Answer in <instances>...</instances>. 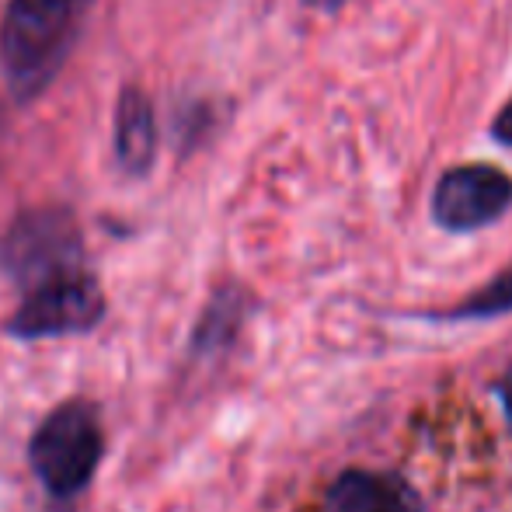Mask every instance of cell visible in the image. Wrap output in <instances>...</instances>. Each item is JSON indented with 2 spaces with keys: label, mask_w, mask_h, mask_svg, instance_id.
<instances>
[{
  "label": "cell",
  "mask_w": 512,
  "mask_h": 512,
  "mask_svg": "<svg viewBox=\"0 0 512 512\" xmlns=\"http://www.w3.org/2000/svg\"><path fill=\"white\" fill-rule=\"evenodd\" d=\"M499 398H502V408H506V422L512 429V366L506 370V377L499 380Z\"/></svg>",
  "instance_id": "cell-11"
},
{
  "label": "cell",
  "mask_w": 512,
  "mask_h": 512,
  "mask_svg": "<svg viewBox=\"0 0 512 512\" xmlns=\"http://www.w3.org/2000/svg\"><path fill=\"white\" fill-rule=\"evenodd\" d=\"M81 265H88V251L70 206L49 203L21 209L0 234V269L21 290Z\"/></svg>",
  "instance_id": "cell-3"
},
{
  "label": "cell",
  "mask_w": 512,
  "mask_h": 512,
  "mask_svg": "<svg viewBox=\"0 0 512 512\" xmlns=\"http://www.w3.org/2000/svg\"><path fill=\"white\" fill-rule=\"evenodd\" d=\"M105 453V429L98 408L88 401H67L53 408L28 443L35 478L56 499H77L91 485Z\"/></svg>",
  "instance_id": "cell-2"
},
{
  "label": "cell",
  "mask_w": 512,
  "mask_h": 512,
  "mask_svg": "<svg viewBox=\"0 0 512 512\" xmlns=\"http://www.w3.org/2000/svg\"><path fill=\"white\" fill-rule=\"evenodd\" d=\"M18 310L7 321V335L21 338V342H39V338H60V335H84V331L98 328L105 317V293L102 283L81 269L60 272L42 283L21 290Z\"/></svg>",
  "instance_id": "cell-4"
},
{
  "label": "cell",
  "mask_w": 512,
  "mask_h": 512,
  "mask_svg": "<svg viewBox=\"0 0 512 512\" xmlns=\"http://www.w3.org/2000/svg\"><path fill=\"white\" fill-rule=\"evenodd\" d=\"M492 136L499 143H506V147H512V102L499 112V119H495V126H492Z\"/></svg>",
  "instance_id": "cell-10"
},
{
  "label": "cell",
  "mask_w": 512,
  "mask_h": 512,
  "mask_svg": "<svg viewBox=\"0 0 512 512\" xmlns=\"http://www.w3.org/2000/svg\"><path fill=\"white\" fill-rule=\"evenodd\" d=\"M328 512H422V499L391 471H345L328 488Z\"/></svg>",
  "instance_id": "cell-7"
},
{
  "label": "cell",
  "mask_w": 512,
  "mask_h": 512,
  "mask_svg": "<svg viewBox=\"0 0 512 512\" xmlns=\"http://www.w3.org/2000/svg\"><path fill=\"white\" fill-rule=\"evenodd\" d=\"M0 140H4V105H0Z\"/></svg>",
  "instance_id": "cell-13"
},
{
  "label": "cell",
  "mask_w": 512,
  "mask_h": 512,
  "mask_svg": "<svg viewBox=\"0 0 512 512\" xmlns=\"http://www.w3.org/2000/svg\"><path fill=\"white\" fill-rule=\"evenodd\" d=\"M98 0H7L0 74L14 105H32L63 74Z\"/></svg>",
  "instance_id": "cell-1"
},
{
  "label": "cell",
  "mask_w": 512,
  "mask_h": 512,
  "mask_svg": "<svg viewBox=\"0 0 512 512\" xmlns=\"http://www.w3.org/2000/svg\"><path fill=\"white\" fill-rule=\"evenodd\" d=\"M307 7H317V11H338L345 0H304Z\"/></svg>",
  "instance_id": "cell-12"
},
{
  "label": "cell",
  "mask_w": 512,
  "mask_h": 512,
  "mask_svg": "<svg viewBox=\"0 0 512 512\" xmlns=\"http://www.w3.org/2000/svg\"><path fill=\"white\" fill-rule=\"evenodd\" d=\"M512 310V265L502 276H495L481 293H474L464 307L453 310V317H492Z\"/></svg>",
  "instance_id": "cell-8"
},
{
  "label": "cell",
  "mask_w": 512,
  "mask_h": 512,
  "mask_svg": "<svg viewBox=\"0 0 512 512\" xmlns=\"http://www.w3.org/2000/svg\"><path fill=\"white\" fill-rule=\"evenodd\" d=\"M157 147H161V126H157L154 98L140 84H122L115 98L112 119V154L126 175L147 178L157 164Z\"/></svg>",
  "instance_id": "cell-6"
},
{
  "label": "cell",
  "mask_w": 512,
  "mask_h": 512,
  "mask_svg": "<svg viewBox=\"0 0 512 512\" xmlns=\"http://www.w3.org/2000/svg\"><path fill=\"white\" fill-rule=\"evenodd\" d=\"M209 122H213V115H209L206 102H192L189 108H182V112L175 115V140H178V147H182V154H189V150L203 140Z\"/></svg>",
  "instance_id": "cell-9"
},
{
  "label": "cell",
  "mask_w": 512,
  "mask_h": 512,
  "mask_svg": "<svg viewBox=\"0 0 512 512\" xmlns=\"http://www.w3.org/2000/svg\"><path fill=\"white\" fill-rule=\"evenodd\" d=\"M512 206V178L492 164L450 168L432 192V220L450 234L495 223Z\"/></svg>",
  "instance_id": "cell-5"
}]
</instances>
